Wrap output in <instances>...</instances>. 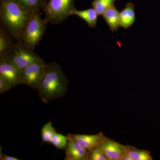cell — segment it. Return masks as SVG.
<instances>
[{
    "instance_id": "1",
    "label": "cell",
    "mask_w": 160,
    "mask_h": 160,
    "mask_svg": "<svg viewBox=\"0 0 160 160\" xmlns=\"http://www.w3.org/2000/svg\"><path fill=\"white\" fill-rule=\"evenodd\" d=\"M69 83L58 63L51 62L46 64L44 75L37 90L39 97L46 104L63 97L67 92Z\"/></svg>"
},
{
    "instance_id": "2",
    "label": "cell",
    "mask_w": 160,
    "mask_h": 160,
    "mask_svg": "<svg viewBox=\"0 0 160 160\" xmlns=\"http://www.w3.org/2000/svg\"><path fill=\"white\" fill-rule=\"evenodd\" d=\"M31 13L16 0H0L1 23L18 42H21L23 30Z\"/></svg>"
},
{
    "instance_id": "3",
    "label": "cell",
    "mask_w": 160,
    "mask_h": 160,
    "mask_svg": "<svg viewBox=\"0 0 160 160\" xmlns=\"http://www.w3.org/2000/svg\"><path fill=\"white\" fill-rule=\"evenodd\" d=\"M40 10L31 12L26 23L20 42L29 49L33 50L37 46L46 29L47 23L40 16Z\"/></svg>"
},
{
    "instance_id": "4",
    "label": "cell",
    "mask_w": 160,
    "mask_h": 160,
    "mask_svg": "<svg viewBox=\"0 0 160 160\" xmlns=\"http://www.w3.org/2000/svg\"><path fill=\"white\" fill-rule=\"evenodd\" d=\"M76 9L74 0H49L42 9L47 23L56 25L72 15Z\"/></svg>"
},
{
    "instance_id": "5",
    "label": "cell",
    "mask_w": 160,
    "mask_h": 160,
    "mask_svg": "<svg viewBox=\"0 0 160 160\" xmlns=\"http://www.w3.org/2000/svg\"><path fill=\"white\" fill-rule=\"evenodd\" d=\"M33 50L18 42L14 44L8 54L3 58H6L22 70L31 63L44 62Z\"/></svg>"
},
{
    "instance_id": "6",
    "label": "cell",
    "mask_w": 160,
    "mask_h": 160,
    "mask_svg": "<svg viewBox=\"0 0 160 160\" xmlns=\"http://www.w3.org/2000/svg\"><path fill=\"white\" fill-rule=\"evenodd\" d=\"M46 63L38 62L29 64L21 70V82L30 88L38 90L45 72Z\"/></svg>"
},
{
    "instance_id": "7",
    "label": "cell",
    "mask_w": 160,
    "mask_h": 160,
    "mask_svg": "<svg viewBox=\"0 0 160 160\" xmlns=\"http://www.w3.org/2000/svg\"><path fill=\"white\" fill-rule=\"evenodd\" d=\"M21 70L6 58H0V77L9 83L12 87L22 85Z\"/></svg>"
},
{
    "instance_id": "8",
    "label": "cell",
    "mask_w": 160,
    "mask_h": 160,
    "mask_svg": "<svg viewBox=\"0 0 160 160\" xmlns=\"http://www.w3.org/2000/svg\"><path fill=\"white\" fill-rule=\"evenodd\" d=\"M100 146L108 160H122L125 154V145L106 137Z\"/></svg>"
},
{
    "instance_id": "9",
    "label": "cell",
    "mask_w": 160,
    "mask_h": 160,
    "mask_svg": "<svg viewBox=\"0 0 160 160\" xmlns=\"http://www.w3.org/2000/svg\"><path fill=\"white\" fill-rule=\"evenodd\" d=\"M67 135L76 141L89 152L101 145L106 137L102 132H101L98 134L95 135L73 134L69 133Z\"/></svg>"
},
{
    "instance_id": "10",
    "label": "cell",
    "mask_w": 160,
    "mask_h": 160,
    "mask_svg": "<svg viewBox=\"0 0 160 160\" xmlns=\"http://www.w3.org/2000/svg\"><path fill=\"white\" fill-rule=\"evenodd\" d=\"M68 142L66 150V160H88L89 151L67 135Z\"/></svg>"
},
{
    "instance_id": "11",
    "label": "cell",
    "mask_w": 160,
    "mask_h": 160,
    "mask_svg": "<svg viewBox=\"0 0 160 160\" xmlns=\"http://www.w3.org/2000/svg\"><path fill=\"white\" fill-rule=\"evenodd\" d=\"M102 16L111 31H117L121 27L120 12L116 8L114 4L106 9L103 13Z\"/></svg>"
},
{
    "instance_id": "12",
    "label": "cell",
    "mask_w": 160,
    "mask_h": 160,
    "mask_svg": "<svg viewBox=\"0 0 160 160\" xmlns=\"http://www.w3.org/2000/svg\"><path fill=\"white\" fill-rule=\"evenodd\" d=\"M134 5L132 3L126 4L125 9L120 12V26L125 29L129 28L135 20Z\"/></svg>"
},
{
    "instance_id": "13",
    "label": "cell",
    "mask_w": 160,
    "mask_h": 160,
    "mask_svg": "<svg viewBox=\"0 0 160 160\" xmlns=\"http://www.w3.org/2000/svg\"><path fill=\"white\" fill-rule=\"evenodd\" d=\"M10 35H11L9 31L4 26H1L0 28V58L7 55L14 45Z\"/></svg>"
},
{
    "instance_id": "14",
    "label": "cell",
    "mask_w": 160,
    "mask_h": 160,
    "mask_svg": "<svg viewBox=\"0 0 160 160\" xmlns=\"http://www.w3.org/2000/svg\"><path fill=\"white\" fill-rule=\"evenodd\" d=\"M73 15L77 16L86 21L90 28L93 29L96 26L99 15L93 8L84 10H78L76 9L72 13V15Z\"/></svg>"
},
{
    "instance_id": "15",
    "label": "cell",
    "mask_w": 160,
    "mask_h": 160,
    "mask_svg": "<svg viewBox=\"0 0 160 160\" xmlns=\"http://www.w3.org/2000/svg\"><path fill=\"white\" fill-rule=\"evenodd\" d=\"M125 154L127 155L132 160H152L150 152L147 150L140 149L133 146L125 145Z\"/></svg>"
},
{
    "instance_id": "16",
    "label": "cell",
    "mask_w": 160,
    "mask_h": 160,
    "mask_svg": "<svg viewBox=\"0 0 160 160\" xmlns=\"http://www.w3.org/2000/svg\"><path fill=\"white\" fill-rule=\"evenodd\" d=\"M27 11L31 13L35 10H40L48 2L47 0H16Z\"/></svg>"
},
{
    "instance_id": "17",
    "label": "cell",
    "mask_w": 160,
    "mask_h": 160,
    "mask_svg": "<svg viewBox=\"0 0 160 160\" xmlns=\"http://www.w3.org/2000/svg\"><path fill=\"white\" fill-rule=\"evenodd\" d=\"M115 0H93L92 2V8L99 16H102L106 9L114 4Z\"/></svg>"
},
{
    "instance_id": "18",
    "label": "cell",
    "mask_w": 160,
    "mask_h": 160,
    "mask_svg": "<svg viewBox=\"0 0 160 160\" xmlns=\"http://www.w3.org/2000/svg\"><path fill=\"white\" fill-rule=\"evenodd\" d=\"M56 132L55 129L52 126L51 122L46 123L43 126L41 131L42 142H51L52 138Z\"/></svg>"
},
{
    "instance_id": "19",
    "label": "cell",
    "mask_w": 160,
    "mask_h": 160,
    "mask_svg": "<svg viewBox=\"0 0 160 160\" xmlns=\"http://www.w3.org/2000/svg\"><path fill=\"white\" fill-rule=\"evenodd\" d=\"M68 142V139L67 136L56 132L52 138L50 143L58 149H65Z\"/></svg>"
},
{
    "instance_id": "20",
    "label": "cell",
    "mask_w": 160,
    "mask_h": 160,
    "mask_svg": "<svg viewBox=\"0 0 160 160\" xmlns=\"http://www.w3.org/2000/svg\"><path fill=\"white\" fill-rule=\"evenodd\" d=\"M88 160H108L100 145L89 152Z\"/></svg>"
},
{
    "instance_id": "21",
    "label": "cell",
    "mask_w": 160,
    "mask_h": 160,
    "mask_svg": "<svg viewBox=\"0 0 160 160\" xmlns=\"http://www.w3.org/2000/svg\"><path fill=\"white\" fill-rule=\"evenodd\" d=\"M12 88L7 81L0 77V94H3Z\"/></svg>"
},
{
    "instance_id": "22",
    "label": "cell",
    "mask_w": 160,
    "mask_h": 160,
    "mask_svg": "<svg viewBox=\"0 0 160 160\" xmlns=\"http://www.w3.org/2000/svg\"><path fill=\"white\" fill-rule=\"evenodd\" d=\"M0 160H19L18 158L14 157L9 156L6 155L2 153V151L0 152Z\"/></svg>"
}]
</instances>
